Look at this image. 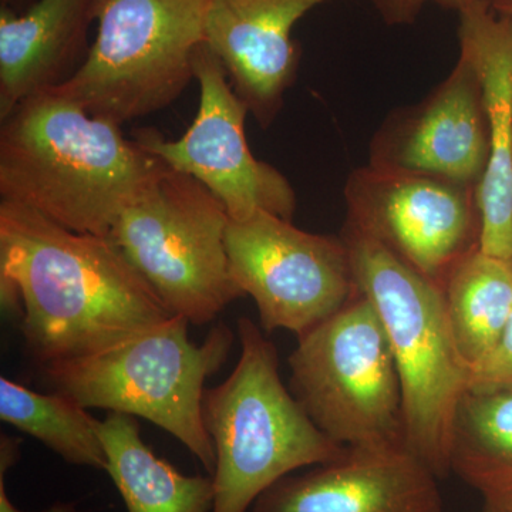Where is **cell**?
<instances>
[{"mask_svg":"<svg viewBox=\"0 0 512 512\" xmlns=\"http://www.w3.org/2000/svg\"><path fill=\"white\" fill-rule=\"evenodd\" d=\"M0 292L40 367L94 355L173 313L109 237L0 202Z\"/></svg>","mask_w":512,"mask_h":512,"instance_id":"1","label":"cell"},{"mask_svg":"<svg viewBox=\"0 0 512 512\" xmlns=\"http://www.w3.org/2000/svg\"><path fill=\"white\" fill-rule=\"evenodd\" d=\"M167 165L49 90L20 101L0 126V197L80 234L109 237Z\"/></svg>","mask_w":512,"mask_h":512,"instance_id":"2","label":"cell"},{"mask_svg":"<svg viewBox=\"0 0 512 512\" xmlns=\"http://www.w3.org/2000/svg\"><path fill=\"white\" fill-rule=\"evenodd\" d=\"M234 372L205 390L204 421L215 447L211 512H248L296 470L338 460L346 448L315 426L279 375L278 350L249 318L238 319Z\"/></svg>","mask_w":512,"mask_h":512,"instance_id":"3","label":"cell"},{"mask_svg":"<svg viewBox=\"0 0 512 512\" xmlns=\"http://www.w3.org/2000/svg\"><path fill=\"white\" fill-rule=\"evenodd\" d=\"M359 291L375 305L402 382L404 446L444 478L450 474V433L470 387L448 322L443 288L376 239L343 227Z\"/></svg>","mask_w":512,"mask_h":512,"instance_id":"4","label":"cell"},{"mask_svg":"<svg viewBox=\"0 0 512 512\" xmlns=\"http://www.w3.org/2000/svg\"><path fill=\"white\" fill-rule=\"evenodd\" d=\"M188 325L171 316L103 352L40 367L43 380L84 409L156 424L212 474L217 457L204 421L205 382L227 362L234 333L220 323L198 345Z\"/></svg>","mask_w":512,"mask_h":512,"instance_id":"5","label":"cell"},{"mask_svg":"<svg viewBox=\"0 0 512 512\" xmlns=\"http://www.w3.org/2000/svg\"><path fill=\"white\" fill-rule=\"evenodd\" d=\"M210 0H97L96 40L53 92L123 126L173 104L195 80Z\"/></svg>","mask_w":512,"mask_h":512,"instance_id":"6","label":"cell"},{"mask_svg":"<svg viewBox=\"0 0 512 512\" xmlns=\"http://www.w3.org/2000/svg\"><path fill=\"white\" fill-rule=\"evenodd\" d=\"M288 363L293 396L329 439L343 447L404 446L399 370L365 295L299 336Z\"/></svg>","mask_w":512,"mask_h":512,"instance_id":"7","label":"cell"},{"mask_svg":"<svg viewBox=\"0 0 512 512\" xmlns=\"http://www.w3.org/2000/svg\"><path fill=\"white\" fill-rule=\"evenodd\" d=\"M227 208L191 175L167 171L120 215L109 238L173 315L207 325L244 292L229 269Z\"/></svg>","mask_w":512,"mask_h":512,"instance_id":"8","label":"cell"},{"mask_svg":"<svg viewBox=\"0 0 512 512\" xmlns=\"http://www.w3.org/2000/svg\"><path fill=\"white\" fill-rule=\"evenodd\" d=\"M229 269L258 308L266 333L305 335L359 295L345 239L302 231L278 215L258 211L229 218Z\"/></svg>","mask_w":512,"mask_h":512,"instance_id":"9","label":"cell"},{"mask_svg":"<svg viewBox=\"0 0 512 512\" xmlns=\"http://www.w3.org/2000/svg\"><path fill=\"white\" fill-rule=\"evenodd\" d=\"M200 107L191 127L178 140L156 128H138L134 140L171 170L191 175L225 205L231 220L258 211L292 221L296 194L274 165L258 160L249 148L244 101L229 83L220 57L202 43L194 57Z\"/></svg>","mask_w":512,"mask_h":512,"instance_id":"10","label":"cell"},{"mask_svg":"<svg viewBox=\"0 0 512 512\" xmlns=\"http://www.w3.org/2000/svg\"><path fill=\"white\" fill-rule=\"evenodd\" d=\"M345 201V227L376 239L441 288L480 249L476 187L367 164L349 175Z\"/></svg>","mask_w":512,"mask_h":512,"instance_id":"11","label":"cell"},{"mask_svg":"<svg viewBox=\"0 0 512 512\" xmlns=\"http://www.w3.org/2000/svg\"><path fill=\"white\" fill-rule=\"evenodd\" d=\"M490 160L483 89L473 63L460 53L436 89L394 110L376 131L369 165L431 175L478 188Z\"/></svg>","mask_w":512,"mask_h":512,"instance_id":"12","label":"cell"},{"mask_svg":"<svg viewBox=\"0 0 512 512\" xmlns=\"http://www.w3.org/2000/svg\"><path fill=\"white\" fill-rule=\"evenodd\" d=\"M439 480L406 446L348 447L338 460L282 478L252 512H443Z\"/></svg>","mask_w":512,"mask_h":512,"instance_id":"13","label":"cell"},{"mask_svg":"<svg viewBox=\"0 0 512 512\" xmlns=\"http://www.w3.org/2000/svg\"><path fill=\"white\" fill-rule=\"evenodd\" d=\"M328 0H210L205 43L259 126L268 128L298 73L301 50L292 29Z\"/></svg>","mask_w":512,"mask_h":512,"instance_id":"14","label":"cell"},{"mask_svg":"<svg viewBox=\"0 0 512 512\" xmlns=\"http://www.w3.org/2000/svg\"><path fill=\"white\" fill-rule=\"evenodd\" d=\"M460 53L483 89L490 160L477 188L480 251L512 266V22L485 0L458 10Z\"/></svg>","mask_w":512,"mask_h":512,"instance_id":"15","label":"cell"},{"mask_svg":"<svg viewBox=\"0 0 512 512\" xmlns=\"http://www.w3.org/2000/svg\"><path fill=\"white\" fill-rule=\"evenodd\" d=\"M97 0H37L0 12V121L25 99L66 82L86 49Z\"/></svg>","mask_w":512,"mask_h":512,"instance_id":"16","label":"cell"},{"mask_svg":"<svg viewBox=\"0 0 512 512\" xmlns=\"http://www.w3.org/2000/svg\"><path fill=\"white\" fill-rule=\"evenodd\" d=\"M107 457L106 473L126 504L127 512H211L212 477L187 476L158 457L141 439L133 416L109 413L99 421Z\"/></svg>","mask_w":512,"mask_h":512,"instance_id":"17","label":"cell"},{"mask_svg":"<svg viewBox=\"0 0 512 512\" xmlns=\"http://www.w3.org/2000/svg\"><path fill=\"white\" fill-rule=\"evenodd\" d=\"M450 473L484 503H512V387L470 386L450 433Z\"/></svg>","mask_w":512,"mask_h":512,"instance_id":"18","label":"cell"},{"mask_svg":"<svg viewBox=\"0 0 512 512\" xmlns=\"http://www.w3.org/2000/svg\"><path fill=\"white\" fill-rule=\"evenodd\" d=\"M448 322L471 372L495 348L512 313V266L471 252L443 285Z\"/></svg>","mask_w":512,"mask_h":512,"instance_id":"19","label":"cell"},{"mask_svg":"<svg viewBox=\"0 0 512 512\" xmlns=\"http://www.w3.org/2000/svg\"><path fill=\"white\" fill-rule=\"evenodd\" d=\"M0 419L35 437L73 466L106 471L99 420L63 394L35 392L2 377Z\"/></svg>","mask_w":512,"mask_h":512,"instance_id":"20","label":"cell"},{"mask_svg":"<svg viewBox=\"0 0 512 512\" xmlns=\"http://www.w3.org/2000/svg\"><path fill=\"white\" fill-rule=\"evenodd\" d=\"M470 386L512 387V313L495 348L471 372Z\"/></svg>","mask_w":512,"mask_h":512,"instance_id":"21","label":"cell"},{"mask_svg":"<svg viewBox=\"0 0 512 512\" xmlns=\"http://www.w3.org/2000/svg\"><path fill=\"white\" fill-rule=\"evenodd\" d=\"M375 2L387 22L407 23L417 18L421 8L427 2H436L444 8L456 9L458 12L476 0H375Z\"/></svg>","mask_w":512,"mask_h":512,"instance_id":"22","label":"cell"},{"mask_svg":"<svg viewBox=\"0 0 512 512\" xmlns=\"http://www.w3.org/2000/svg\"><path fill=\"white\" fill-rule=\"evenodd\" d=\"M8 474V470L0 468V512H28L20 510L10 500L8 491H6L5 476ZM40 512H79L77 511L76 503H56L52 507L47 508L45 511Z\"/></svg>","mask_w":512,"mask_h":512,"instance_id":"23","label":"cell"},{"mask_svg":"<svg viewBox=\"0 0 512 512\" xmlns=\"http://www.w3.org/2000/svg\"><path fill=\"white\" fill-rule=\"evenodd\" d=\"M20 444L22 440L16 439V437L8 436V434H2L0 436V468L10 470L15 467L20 458Z\"/></svg>","mask_w":512,"mask_h":512,"instance_id":"24","label":"cell"},{"mask_svg":"<svg viewBox=\"0 0 512 512\" xmlns=\"http://www.w3.org/2000/svg\"><path fill=\"white\" fill-rule=\"evenodd\" d=\"M497 15L511 20L512 22V0H485Z\"/></svg>","mask_w":512,"mask_h":512,"instance_id":"25","label":"cell"},{"mask_svg":"<svg viewBox=\"0 0 512 512\" xmlns=\"http://www.w3.org/2000/svg\"><path fill=\"white\" fill-rule=\"evenodd\" d=\"M481 512H512V503H484Z\"/></svg>","mask_w":512,"mask_h":512,"instance_id":"26","label":"cell"},{"mask_svg":"<svg viewBox=\"0 0 512 512\" xmlns=\"http://www.w3.org/2000/svg\"><path fill=\"white\" fill-rule=\"evenodd\" d=\"M3 2H10V0H3Z\"/></svg>","mask_w":512,"mask_h":512,"instance_id":"27","label":"cell"}]
</instances>
